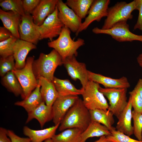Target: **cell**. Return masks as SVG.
Returning <instances> with one entry per match:
<instances>
[{
    "mask_svg": "<svg viewBox=\"0 0 142 142\" xmlns=\"http://www.w3.org/2000/svg\"><path fill=\"white\" fill-rule=\"evenodd\" d=\"M89 80L103 85L105 88H127L130 86L127 78L124 76L114 79L88 70Z\"/></svg>",
    "mask_w": 142,
    "mask_h": 142,
    "instance_id": "cell-15",
    "label": "cell"
},
{
    "mask_svg": "<svg viewBox=\"0 0 142 142\" xmlns=\"http://www.w3.org/2000/svg\"><path fill=\"white\" fill-rule=\"evenodd\" d=\"M94 0H67L65 4L82 19L85 18Z\"/></svg>",
    "mask_w": 142,
    "mask_h": 142,
    "instance_id": "cell-28",
    "label": "cell"
},
{
    "mask_svg": "<svg viewBox=\"0 0 142 142\" xmlns=\"http://www.w3.org/2000/svg\"><path fill=\"white\" fill-rule=\"evenodd\" d=\"M111 134V131L105 126L96 122L92 121L81 134L79 142H85L90 138L107 136Z\"/></svg>",
    "mask_w": 142,
    "mask_h": 142,
    "instance_id": "cell-25",
    "label": "cell"
},
{
    "mask_svg": "<svg viewBox=\"0 0 142 142\" xmlns=\"http://www.w3.org/2000/svg\"><path fill=\"white\" fill-rule=\"evenodd\" d=\"M138 92L142 100V79H140L134 88Z\"/></svg>",
    "mask_w": 142,
    "mask_h": 142,
    "instance_id": "cell-41",
    "label": "cell"
},
{
    "mask_svg": "<svg viewBox=\"0 0 142 142\" xmlns=\"http://www.w3.org/2000/svg\"><path fill=\"white\" fill-rule=\"evenodd\" d=\"M21 16L14 12L5 11L0 9V19L4 27L18 39H20L19 27L21 21Z\"/></svg>",
    "mask_w": 142,
    "mask_h": 142,
    "instance_id": "cell-19",
    "label": "cell"
},
{
    "mask_svg": "<svg viewBox=\"0 0 142 142\" xmlns=\"http://www.w3.org/2000/svg\"><path fill=\"white\" fill-rule=\"evenodd\" d=\"M70 31L64 26L58 38L48 43V46L56 50L63 60L73 56H77L78 49L84 45V40L79 38L74 41L70 36Z\"/></svg>",
    "mask_w": 142,
    "mask_h": 142,
    "instance_id": "cell-3",
    "label": "cell"
},
{
    "mask_svg": "<svg viewBox=\"0 0 142 142\" xmlns=\"http://www.w3.org/2000/svg\"><path fill=\"white\" fill-rule=\"evenodd\" d=\"M63 64L71 78L75 81L79 80L84 89L89 81L88 70L85 63L78 62L76 57L73 56L63 60Z\"/></svg>",
    "mask_w": 142,
    "mask_h": 142,
    "instance_id": "cell-10",
    "label": "cell"
},
{
    "mask_svg": "<svg viewBox=\"0 0 142 142\" xmlns=\"http://www.w3.org/2000/svg\"><path fill=\"white\" fill-rule=\"evenodd\" d=\"M106 136H102L100 137L98 140L94 142H106Z\"/></svg>",
    "mask_w": 142,
    "mask_h": 142,
    "instance_id": "cell-43",
    "label": "cell"
},
{
    "mask_svg": "<svg viewBox=\"0 0 142 142\" xmlns=\"http://www.w3.org/2000/svg\"><path fill=\"white\" fill-rule=\"evenodd\" d=\"M83 131L78 128H68L55 134L52 139L53 142H79L80 135Z\"/></svg>",
    "mask_w": 142,
    "mask_h": 142,
    "instance_id": "cell-29",
    "label": "cell"
},
{
    "mask_svg": "<svg viewBox=\"0 0 142 142\" xmlns=\"http://www.w3.org/2000/svg\"><path fill=\"white\" fill-rule=\"evenodd\" d=\"M44 142H53V141L52 139H49L45 140Z\"/></svg>",
    "mask_w": 142,
    "mask_h": 142,
    "instance_id": "cell-44",
    "label": "cell"
},
{
    "mask_svg": "<svg viewBox=\"0 0 142 142\" xmlns=\"http://www.w3.org/2000/svg\"><path fill=\"white\" fill-rule=\"evenodd\" d=\"M20 39L37 44L39 40L40 34L34 23L32 15L25 14L21 16L19 27Z\"/></svg>",
    "mask_w": 142,
    "mask_h": 142,
    "instance_id": "cell-13",
    "label": "cell"
},
{
    "mask_svg": "<svg viewBox=\"0 0 142 142\" xmlns=\"http://www.w3.org/2000/svg\"><path fill=\"white\" fill-rule=\"evenodd\" d=\"M99 84L89 80L82 94L83 101L89 110L100 109L108 110L109 105L103 94L99 90Z\"/></svg>",
    "mask_w": 142,
    "mask_h": 142,
    "instance_id": "cell-5",
    "label": "cell"
},
{
    "mask_svg": "<svg viewBox=\"0 0 142 142\" xmlns=\"http://www.w3.org/2000/svg\"><path fill=\"white\" fill-rule=\"evenodd\" d=\"M132 108L130 96L126 106L117 118L118 121L115 128L117 130L129 136L133 134V127L131 123Z\"/></svg>",
    "mask_w": 142,
    "mask_h": 142,
    "instance_id": "cell-18",
    "label": "cell"
},
{
    "mask_svg": "<svg viewBox=\"0 0 142 142\" xmlns=\"http://www.w3.org/2000/svg\"><path fill=\"white\" fill-rule=\"evenodd\" d=\"M0 6L5 11H11L21 16L25 14L23 7L22 0H0Z\"/></svg>",
    "mask_w": 142,
    "mask_h": 142,
    "instance_id": "cell-30",
    "label": "cell"
},
{
    "mask_svg": "<svg viewBox=\"0 0 142 142\" xmlns=\"http://www.w3.org/2000/svg\"><path fill=\"white\" fill-rule=\"evenodd\" d=\"M60 124L40 130H34L25 126L23 128V133L31 140V142H42L44 141L52 139L55 135Z\"/></svg>",
    "mask_w": 142,
    "mask_h": 142,
    "instance_id": "cell-21",
    "label": "cell"
},
{
    "mask_svg": "<svg viewBox=\"0 0 142 142\" xmlns=\"http://www.w3.org/2000/svg\"><path fill=\"white\" fill-rule=\"evenodd\" d=\"M127 88H103L99 91L108 99L109 102L108 110L117 118L126 106L128 103Z\"/></svg>",
    "mask_w": 142,
    "mask_h": 142,
    "instance_id": "cell-7",
    "label": "cell"
},
{
    "mask_svg": "<svg viewBox=\"0 0 142 142\" xmlns=\"http://www.w3.org/2000/svg\"><path fill=\"white\" fill-rule=\"evenodd\" d=\"M57 6L59 18L64 26L76 33L81 26L82 19L62 0H58Z\"/></svg>",
    "mask_w": 142,
    "mask_h": 142,
    "instance_id": "cell-12",
    "label": "cell"
},
{
    "mask_svg": "<svg viewBox=\"0 0 142 142\" xmlns=\"http://www.w3.org/2000/svg\"><path fill=\"white\" fill-rule=\"evenodd\" d=\"M40 87L38 82L36 87L27 98L16 102L14 105L23 107L28 113L33 110L44 102L40 92Z\"/></svg>",
    "mask_w": 142,
    "mask_h": 142,
    "instance_id": "cell-23",
    "label": "cell"
},
{
    "mask_svg": "<svg viewBox=\"0 0 142 142\" xmlns=\"http://www.w3.org/2000/svg\"><path fill=\"white\" fill-rule=\"evenodd\" d=\"M111 135L106 136L107 141L114 142H142V141L137 140L115 129L111 131Z\"/></svg>",
    "mask_w": 142,
    "mask_h": 142,
    "instance_id": "cell-34",
    "label": "cell"
},
{
    "mask_svg": "<svg viewBox=\"0 0 142 142\" xmlns=\"http://www.w3.org/2000/svg\"><path fill=\"white\" fill-rule=\"evenodd\" d=\"M63 64L62 58L53 49L48 54L40 53L38 58L34 60L32 68L37 80L39 77H42L53 81L56 69L58 66Z\"/></svg>",
    "mask_w": 142,
    "mask_h": 142,
    "instance_id": "cell-2",
    "label": "cell"
},
{
    "mask_svg": "<svg viewBox=\"0 0 142 142\" xmlns=\"http://www.w3.org/2000/svg\"><path fill=\"white\" fill-rule=\"evenodd\" d=\"M136 59L139 65L142 68V53L139 54L137 57Z\"/></svg>",
    "mask_w": 142,
    "mask_h": 142,
    "instance_id": "cell-42",
    "label": "cell"
},
{
    "mask_svg": "<svg viewBox=\"0 0 142 142\" xmlns=\"http://www.w3.org/2000/svg\"><path fill=\"white\" fill-rule=\"evenodd\" d=\"M136 0L128 3L125 2H117L114 6L108 8V15L102 29H108L116 24L121 22H127L132 18L131 13L136 10Z\"/></svg>",
    "mask_w": 142,
    "mask_h": 142,
    "instance_id": "cell-4",
    "label": "cell"
},
{
    "mask_svg": "<svg viewBox=\"0 0 142 142\" xmlns=\"http://www.w3.org/2000/svg\"><path fill=\"white\" fill-rule=\"evenodd\" d=\"M109 0H94L88 11V16L82 23L80 28L75 33L76 36L86 30L93 21L100 22L102 18L107 17Z\"/></svg>",
    "mask_w": 142,
    "mask_h": 142,
    "instance_id": "cell-11",
    "label": "cell"
},
{
    "mask_svg": "<svg viewBox=\"0 0 142 142\" xmlns=\"http://www.w3.org/2000/svg\"><path fill=\"white\" fill-rule=\"evenodd\" d=\"M132 115L133 123V134L138 140L142 141V114L133 110Z\"/></svg>",
    "mask_w": 142,
    "mask_h": 142,
    "instance_id": "cell-33",
    "label": "cell"
},
{
    "mask_svg": "<svg viewBox=\"0 0 142 142\" xmlns=\"http://www.w3.org/2000/svg\"><path fill=\"white\" fill-rule=\"evenodd\" d=\"M34 60V56L29 57L26 59V65L23 68L13 71L22 87L23 93L21 97L23 100L29 96L38 84L33 69Z\"/></svg>",
    "mask_w": 142,
    "mask_h": 142,
    "instance_id": "cell-6",
    "label": "cell"
},
{
    "mask_svg": "<svg viewBox=\"0 0 142 142\" xmlns=\"http://www.w3.org/2000/svg\"><path fill=\"white\" fill-rule=\"evenodd\" d=\"M1 82L2 85L8 91L13 93L15 96L22 95V87L13 71L8 72L2 77Z\"/></svg>",
    "mask_w": 142,
    "mask_h": 142,
    "instance_id": "cell-27",
    "label": "cell"
},
{
    "mask_svg": "<svg viewBox=\"0 0 142 142\" xmlns=\"http://www.w3.org/2000/svg\"><path fill=\"white\" fill-rule=\"evenodd\" d=\"M15 61L13 55L0 58V76L2 77L8 72L15 69Z\"/></svg>",
    "mask_w": 142,
    "mask_h": 142,
    "instance_id": "cell-32",
    "label": "cell"
},
{
    "mask_svg": "<svg viewBox=\"0 0 142 142\" xmlns=\"http://www.w3.org/2000/svg\"><path fill=\"white\" fill-rule=\"evenodd\" d=\"M92 121L98 123L105 126L111 131L116 129L113 126L114 123L113 114L108 110L107 111L96 109L89 110Z\"/></svg>",
    "mask_w": 142,
    "mask_h": 142,
    "instance_id": "cell-26",
    "label": "cell"
},
{
    "mask_svg": "<svg viewBox=\"0 0 142 142\" xmlns=\"http://www.w3.org/2000/svg\"><path fill=\"white\" fill-rule=\"evenodd\" d=\"M17 39L13 36L7 40L0 42L1 57L5 58L13 55V47Z\"/></svg>",
    "mask_w": 142,
    "mask_h": 142,
    "instance_id": "cell-31",
    "label": "cell"
},
{
    "mask_svg": "<svg viewBox=\"0 0 142 142\" xmlns=\"http://www.w3.org/2000/svg\"><path fill=\"white\" fill-rule=\"evenodd\" d=\"M38 80L44 102L47 105L52 106L59 96L53 81L42 77H39Z\"/></svg>",
    "mask_w": 142,
    "mask_h": 142,
    "instance_id": "cell-20",
    "label": "cell"
},
{
    "mask_svg": "<svg viewBox=\"0 0 142 142\" xmlns=\"http://www.w3.org/2000/svg\"><path fill=\"white\" fill-rule=\"evenodd\" d=\"M136 3V10L139 11L137 21L134 26V29H138L142 31V0H135Z\"/></svg>",
    "mask_w": 142,
    "mask_h": 142,
    "instance_id": "cell-37",
    "label": "cell"
},
{
    "mask_svg": "<svg viewBox=\"0 0 142 142\" xmlns=\"http://www.w3.org/2000/svg\"><path fill=\"white\" fill-rule=\"evenodd\" d=\"M126 21L118 22L111 27L103 29L98 27L94 28L92 32L96 34H103L110 36L119 42H132L137 40L142 42V35L134 34L130 31L129 26Z\"/></svg>",
    "mask_w": 142,
    "mask_h": 142,
    "instance_id": "cell-8",
    "label": "cell"
},
{
    "mask_svg": "<svg viewBox=\"0 0 142 142\" xmlns=\"http://www.w3.org/2000/svg\"><path fill=\"white\" fill-rule=\"evenodd\" d=\"M58 0H40L33 12L32 15L34 23L41 25L46 18L55 10Z\"/></svg>",
    "mask_w": 142,
    "mask_h": 142,
    "instance_id": "cell-17",
    "label": "cell"
},
{
    "mask_svg": "<svg viewBox=\"0 0 142 142\" xmlns=\"http://www.w3.org/2000/svg\"><path fill=\"white\" fill-rule=\"evenodd\" d=\"M7 134V130L4 128H0V142H12Z\"/></svg>",
    "mask_w": 142,
    "mask_h": 142,
    "instance_id": "cell-40",
    "label": "cell"
},
{
    "mask_svg": "<svg viewBox=\"0 0 142 142\" xmlns=\"http://www.w3.org/2000/svg\"><path fill=\"white\" fill-rule=\"evenodd\" d=\"M53 82L59 95L78 96L82 95L83 92V88L77 89L67 79H61L54 77Z\"/></svg>",
    "mask_w": 142,
    "mask_h": 142,
    "instance_id": "cell-24",
    "label": "cell"
},
{
    "mask_svg": "<svg viewBox=\"0 0 142 142\" xmlns=\"http://www.w3.org/2000/svg\"><path fill=\"white\" fill-rule=\"evenodd\" d=\"M79 98L75 95L59 96L52 106V120L54 125L60 124L68 110Z\"/></svg>",
    "mask_w": 142,
    "mask_h": 142,
    "instance_id": "cell-14",
    "label": "cell"
},
{
    "mask_svg": "<svg viewBox=\"0 0 142 142\" xmlns=\"http://www.w3.org/2000/svg\"><path fill=\"white\" fill-rule=\"evenodd\" d=\"M13 36L11 32L4 27H0V42L7 40Z\"/></svg>",
    "mask_w": 142,
    "mask_h": 142,
    "instance_id": "cell-39",
    "label": "cell"
},
{
    "mask_svg": "<svg viewBox=\"0 0 142 142\" xmlns=\"http://www.w3.org/2000/svg\"><path fill=\"white\" fill-rule=\"evenodd\" d=\"M89 110L80 98L68 110L60 123L59 130L76 128L85 130L91 122Z\"/></svg>",
    "mask_w": 142,
    "mask_h": 142,
    "instance_id": "cell-1",
    "label": "cell"
},
{
    "mask_svg": "<svg viewBox=\"0 0 142 142\" xmlns=\"http://www.w3.org/2000/svg\"><path fill=\"white\" fill-rule=\"evenodd\" d=\"M58 12L57 6L54 12L46 18L43 24L37 26L40 34L39 40L48 38L51 41L59 36L64 26L58 17Z\"/></svg>",
    "mask_w": 142,
    "mask_h": 142,
    "instance_id": "cell-9",
    "label": "cell"
},
{
    "mask_svg": "<svg viewBox=\"0 0 142 142\" xmlns=\"http://www.w3.org/2000/svg\"><path fill=\"white\" fill-rule=\"evenodd\" d=\"M129 94L131 98V103L134 110L142 114V100L138 91L135 88Z\"/></svg>",
    "mask_w": 142,
    "mask_h": 142,
    "instance_id": "cell-35",
    "label": "cell"
},
{
    "mask_svg": "<svg viewBox=\"0 0 142 142\" xmlns=\"http://www.w3.org/2000/svg\"><path fill=\"white\" fill-rule=\"evenodd\" d=\"M40 0H22V5L25 14H32Z\"/></svg>",
    "mask_w": 142,
    "mask_h": 142,
    "instance_id": "cell-36",
    "label": "cell"
},
{
    "mask_svg": "<svg viewBox=\"0 0 142 142\" xmlns=\"http://www.w3.org/2000/svg\"><path fill=\"white\" fill-rule=\"evenodd\" d=\"M37 47L34 44L18 39L13 47V55L17 69L23 68L26 64V60L29 53L32 50L36 49Z\"/></svg>",
    "mask_w": 142,
    "mask_h": 142,
    "instance_id": "cell-16",
    "label": "cell"
},
{
    "mask_svg": "<svg viewBox=\"0 0 142 142\" xmlns=\"http://www.w3.org/2000/svg\"><path fill=\"white\" fill-rule=\"evenodd\" d=\"M7 134L12 142H31V140L29 138L20 137L12 130H7Z\"/></svg>",
    "mask_w": 142,
    "mask_h": 142,
    "instance_id": "cell-38",
    "label": "cell"
},
{
    "mask_svg": "<svg viewBox=\"0 0 142 142\" xmlns=\"http://www.w3.org/2000/svg\"><path fill=\"white\" fill-rule=\"evenodd\" d=\"M106 142H113V141H107V140H106Z\"/></svg>",
    "mask_w": 142,
    "mask_h": 142,
    "instance_id": "cell-45",
    "label": "cell"
},
{
    "mask_svg": "<svg viewBox=\"0 0 142 142\" xmlns=\"http://www.w3.org/2000/svg\"><path fill=\"white\" fill-rule=\"evenodd\" d=\"M34 119L38 121L42 128L46 123L53 119L52 106L47 105L44 102H43L34 110L28 113L26 123Z\"/></svg>",
    "mask_w": 142,
    "mask_h": 142,
    "instance_id": "cell-22",
    "label": "cell"
}]
</instances>
